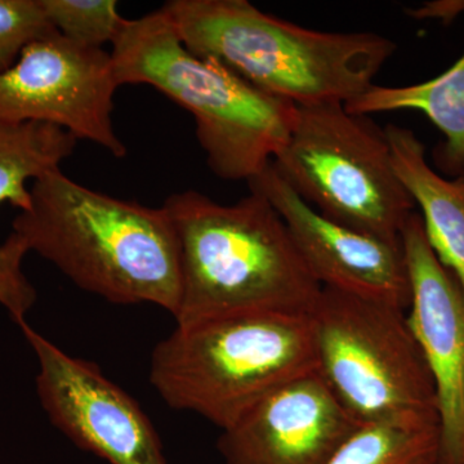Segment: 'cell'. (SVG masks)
<instances>
[{"mask_svg": "<svg viewBox=\"0 0 464 464\" xmlns=\"http://www.w3.org/2000/svg\"><path fill=\"white\" fill-rule=\"evenodd\" d=\"M30 194L32 207L12 222L29 252L112 304H151L176 315L179 241L166 208L92 190L61 168L33 181Z\"/></svg>", "mask_w": 464, "mask_h": 464, "instance_id": "cell-1", "label": "cell"}, {"mask_svg": "<svg viewBox=\"0 0 464 464\" xmlns=\"http://www.w3.org/2000/svg\"><path fill=\"white\" fill-rule=\"evenodd\" d=\"M179 241L176 325L252 313L310 314L323 286L275 208L257 192L221 204L199 191L164 203Z\"/></svg>", "mask_w": 464, "mask_h": 464, "instance_id": "cell-2", "label": "cell"}, {"mask_svg": "<svg viewBox=\"0 0 464 464\" xmlns=\"http://www.w3.org/2000/svg\"><path fill=\"white\" fill-rule=\"evenodd\" d=\"M163 8L192 53L295 105L362 96L396 51L380 34L307 29L248 0H170Z\"/></svg>", "mask_w": 464, "mask_h": 464, "instance_id": "cell-3", "label": "cell"}, {"mask_svg": "<svg viewBox=\"0 0 464 464\" xmlns=\"http://www.w3.org/2000/svg\"><path fill=\"white\" fill-rule=\"evenodd\" d=\"M119 84H146L188 110L207 164L225 181H252L282 151L297 105L259 91L185 47L164 8L127 20L112 43Z\"/></svg>", "mask_w": 464, "mask_h": 464, "instance_id": "cell-4", "label": "cell"}, {"mask_svg": "<svg viewBox=\"0 0 464 464\" xmlns=\"http://www.w3.org/2000/svg\"><path fill=\"white\" fill-rule=\"evenodd\" d=\"M315 371L310 314L252 313L176 325L152 351L150 382L170 408L225 430L268 393Z\"/></svg>", "mask_w": 464, "mask_h": 464, "instance_id": "cell-5", "label": "cell"}, {"mask_svg": "<svg viewBox=\"0 0 464 464\" xmlns=\"http://www.w3.org/2000/svg\"><path fill=\"white\" fill-rule=\"evenodd\" d=\"M280 177L320 215L393 246L415 203L400 182L386 133L344 103L297 105L288 141L274 159Z\"/></svg>", "mask_w": 464, "mask_h": 464, "instance_id": "cell-6", "label": "cell"}, {"mask_svg": "<svg viewBox=\"0 0 464 464\" xmlns=\"http://www.w3.org/2000/svg\"><path fill=\"white\" fill-rule=\"evenodd\" d=\"M317 372L360 424H439L435 386L404 310L323 286L310 313Z\"/></svg>", "mask_w": 464, "mask_h": 464, "instance_id": "cell-7", "label": "cell"}, {"mask_svg": "<svg viewBox=\"0 0 464 464\" xmlns=\"http://www.w3.org/2000/svg\"><path fill=\"white\" fill-rule=\"evenodd\" d=\"M119 87L111 53L51 34L0 72V121L56 125L124 158L127 146L112 123Z\"/></svg>", "mask_w": 464, "mask_h": 464, "instance_id": "cell-8", "label": "cell"}, {"mask_svg": "<svg viewBox=\"0 0 464 464\" xmlns=\"http://www.w3.org/2000/svg\"><path fill=\"white\" fill-rule=\"evenodd\" d=\"M38 360L36 392L54 427L110 464H168L151 420L124 390L87 360L69 355L23 322Z\"/></svg>", "mask_w": 464, "mask_h": 464, "instance_id": "cell-9", "label": "cell"}, {"mask_svg": "<svg viewBox=\"0 0 464 464\" xmlns=\"http://www.w3.org/2000/svg\"><path fill=\"white\" fill-rule=\"evenodd\" d=\"M401 246L411 292L406 316L438 400L439 464H464V292L433 252L418 213L402 228Z\"/></svg>", "mask_w": 464, "mask_h": 464, "instance_id": "cell-10", "label": "cell"}, {"mask_svg": "<svg viewBox=\"0 0 464 464\" xmlns=\"http://www.w3.org/2000/svg\"><path fill=\"white\" fill-rule=\"evenodd\" d=\"M248 185L282 217L320 285L408 310L411 282L401 244L393 246L320 215L284 181L273 163Z\"/></svg>", "mask_w": 464, "mask_h": 464, "instance_id": "cell-11", "label": "cell"}, {"mask_svg": "<svg viewBox=\"0 0 464 464\" xmlns=\"http://www.w3.org/2000/svg\"><path fill=\"white\" fill-rule=\"evenodd\" d=\"M360 426L315 371L256 402L217 448L224 464H328Z\"/></svg>", "mask_w": 464, "mask_h": 464, "instance_id": "cell-12", "label": "cell"}, {"mask_svg": "<svg viewBox=\"0 0 464 464\" xmlns=\"http://www.w3.org/2000/svg\"><path fill=\"white\" fill-rule=\"evenodd\" d=\"M76 140L56 125L27 121H0V204L9 203L25 212L32 207L27 182L58 169L72 154ZM29 253L14 232L0 244V306L14 323L26 322L36 301V290L24 274Z\"/></svg>", "mask_w": 464, "mask_h": 464, "instance_id": "cell-13", "label": "cell"}, {"mask_svg": "<svg viewBox=\"0 0 464 464\" xmlns=\"http://www.w3.org/2000/svg\"><path fill=\"white\" fill-rule=\"evenodd\" d=\"M384 133L400 182L422 209L430 246L464 292V174L454 179L440 176L413 130L389 124Z\"/></svg>", "mask_w": 464, "mask_h": 464, "instance_id": "cell-14", "label": "cell"}, {"mask_svg": "<svg viewBox=\"0 0 464 464\" xmlns=\"http://www.w3.org/2000/svg\"><path fill=\"white\" fill-rule=\"evenodd\" d=\"M344 108L351 114L365 116L398 110L423 112L445 137V142L436 150V163L450 176H463L464 54L431 81L405 87L374 84L362 96L344 103Z\"/></svg>", "mask_w": 464, "mask_h": 464, "instance_id": "cell-15", "label": "cell"}, {"mask_svg": "<svg viewBox=\"0 0 464 464\" xmlns=\"http://www.w3.org/2000/svg\"><path fill=\"white\" fill-rule=\"evenodd\" d=\"M439 424L386 420L362 424L328 464H439Z\"/></svg>", "mask_w": 464, "mask_h": 464, "instance_id": "cell-16", "label": "cell"}, {"mask_svg": "<svg viewBox=\"0 0 464 464\" xmlns=\"http://www.w3.org/2000/svg\"><path fill=\"white\" fill-rule=\"evenodd\" d=\"M41 5L60 35L87 47L112 44L127 23L115 0H41Z\"/></svg>", "mask_w": 464, "mask_h": 464, "instance_id": "cell-17", "label": "cell"}, {"mask_svg": "<svg viewBox=\"0 0 464 464\" xmlns=\"http://www.w3.org/2000/svg\"><path fill=\"white\" fill-rule=\"evenodd\" d=\"M54 33L41 0H0V72L14 66L30 43Z\"/></svg>", "mask_w": 464, "mask_h": 464, "instance_id": "cell-18", "label": "cell"}]
</instances>
